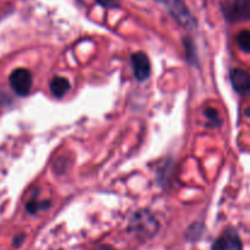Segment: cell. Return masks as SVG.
Segmentation results:
<instances>
[{
	"label": "cell",
	"instance_id": "5bb4252c",
	"mask_svg": "<svg viewBox=\"0 0 250 250\" xmlns=\"http://www.w3.org/2000/svg\"><path fill=\"white\" fill-rule=\"evenodd\" d=\"M245 115H247V117L249 118V119H250V107H249V108H247V109H245Z\"/></svg>",
	"mask_w": 250,
	"mask_h": 250
},
{
	"label": "cell",
	"instance_id": "30bf717a",
	"mask_svg": "<svg viewBox=\"0 0 250 250\" xmlns=\"http://www.w3.org/2000/svg\"><path fill=\"white\" fill-rule=\"evenodd\" d=\"M205 115L208 119V125H211V126H220L221 123H222L220 114H218L217 110L213 109V108H208V109L205 110Z\"/></svg>",
	"mask_w": 250,
	"mask_h": 250
},
{
	"label": "cell",
	"instance_id": "9c48e42d",
	"mask_svg": "<svg viewBox=\"0 0 250 250\" xmlns=\"http://www.w3.org/2000/svg\"><path fill=\"white\" fill-rule=\"evenodd\" d=\"M237 44L247 54H250V31L243 30L237 36Z\"/></svg>",
	"mask_w": 250,
	"mask_h": 250
},
{
	"label": "cell",
	"instance_id": "7a4b0ae2",
	"mask_svg": "<svg viewBox=\"0 0 250 250\" xmlns=\"http://www.w3.org/2000/svg\"><path fill=\"white\" fill-rule=\"evenodd\" d=\"M129 229L136 235L143 238H150L156 234L158 229V223L156 218L148 211H139L133 216L129 225Z\"/></svg>",
	"mask_w": 250,
	"mask_h": 250
},
{
	"label": "cell",
	"instance_id": "6da1fadb",
	"mask_svg": "<svg viewBox=\"0 0 250 250\" xmlns=\"http://www.w3.org/2000/svg\"><path fill=\"white\" fill-rule=\"evenodd\" d=\"M157 3L165 6L169 15L179 23L182 27L195 28L196 21L191 15L190 10L188 9L183 0H156Z\"/></svg>",
	"mask_w": 250,
	"mask_h": 250
},
{
	"label": "cell",
	"instance_id": "277c9868",
	"mask_svg": "<svg viewBox=\"0 0 250 250\" xmlns=\"http://www.w3.org/2000/svg\"><path fill=\"white\" fill-rule=\"evenodd\" d=\"M10 86L13 87V90L18 93L19 96H27L31 92V88H32V74L30 73V70L27 69H16L11 73L10 79Z\"/></svg>",
	"mask_w": 250,
	"mask_h": 250
},
{
	"label": "cell",
	"instance_id": "3957f363",
	"mask_svg": "<svg viewBox=\"0 0 250 250\" xmlns=\"http://www.w3.org/2000/svg\"><path fill=\"white\" fill-rule=\"evenodd\" d=\"M223 14L233 23L250 21V0H230L223 6Z\"/></svg>",
	"mask_w": 250,
	"mask_h": 250
},
{
	"label": "cell",
	"instance_id": "8992f818",
	"mask_svg": "<svg viewBox=\"0 0 250 250\" xmlns=\"http://www.w3.org/2000/svg\"><path fill=\"white\" fill-rule=\"evenodd\" d=\"M131 65H133L134 75H135L136 80H147L151 73V64L150 59H148V57L145 53H134V54L131 55Z\"/></svg>",
	"mask_w": 250,
	"mask_h": 250
},
{
	"label": "cell",
	"instance_id": "ba28073f",
	"mask_svg": "<svg viewBox=\"0 0 250 250\" xmlns=\"http://www.w3.org/2000/svg\"><path fill=\"white\" fill-rule=\"evenodd\" d=\"M69 90H70V83L68 79L62 78V76H55L50 81V92L53 93L54 97L62 98Z\"/></svg>",
	"mask_w": 250,
	"mask_h": 250
},
{
	"label": "cell",
	"instance_id": "52a82bcc",
	"mask_svg": "<svg viewBox=\"0 0 250 250\" xmlns=\"http://www.w3.org/2000/svg\"><path fill=\"white\" fill-rule=\"evenodd\" d=\"M230 83L233 88L242 96H250V74L243 69L230 71Z\"/></svg>",
	"mask_w": 250,
	"mask_h": 250
},
{
	"label": "cell",
	"instance_id": "5b68a950",
	"mask_svg": "<svg viewBox=\"0 0 250 250\" xmlns=\"http://www.w3.org/2000/svg\"><path fill=\"white\" fill-rule=\"evenodd\" d=\"M211 250H243L242 240L234 228H227L213 242Z\"/></svg>",
	"mask_w": 250,
	"mask_h": 250
},
{
	"label": "cell",
	"instance_id": "4fadbf2b",
	"mask_svg": "<svg viewBox=\"0 0 250 250\" xmlns=\"http://www.w3.org/2000/svg\"><path fill=\"white\" fill-rule=\"evenodd\" d=\"M92 250H117V249H115V248H113L112 245L103 244V245H98V247L93 248Z\"/></svg>",
	"mask_w": 250,
	"mask_h": 250
},
{
	"label": "cell",
	"instance_id": "7c38bea8",
	"mask_svg": "<svg viewBox=\"0 0 250 250\" xmlns=\"http://www.w3.org/2000/svg\"><path fill=\"white\" fill-rule=\"evenodd\" d=\"M98 5L103 6L105 9H118L120 8L119 0H95Z\"/></svg>",
	"mask_w": 250,
	"mask_h": 250
},
{
	"label": "cell",
	"instance_id": "8fae6325",
	"mask_svg": "<svg viewBox=\"0 0 250 250\" xmlns=\"http://www.w3.org/2000/svg\"><path fill=\"white\" fill-rule=\"evenodd\" d=\"M47 204L45 201H43V203H40V201H30V203L27 204V206H26V208H27V211L30 213H36L37 211L40 210H43V208H47Z\"/></svg>",
	"mask_w": 250,
	"mask_h": 250
}]
</instances>
